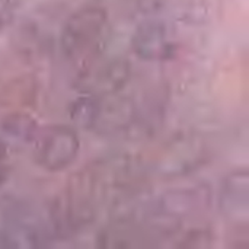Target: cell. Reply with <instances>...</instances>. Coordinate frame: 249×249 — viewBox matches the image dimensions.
<instances>
[{
    "label": "cell",
    "instance_id": "obj_14",
    "mask_svg": "<svg viewBox=\"0 0 249 249\" xmlns=\"http://www.w3.org/2000/svg\"><path fill=\"white\" fill-rule=\"evenodd\" d=\"M7 172H9V166H7V147H6V143L0 139V187L7 179Z\"/></svg>",
    "mask_w": 249,
    "mask_h": 249
},
{
    "label": "cell",
    "instance_id": "obj_2",
    "mask_svg": "<svg viewBox=\"0 0 249 249\" xmlns=\"http://www.w3.org/2000/svg\"><path fill=\"white\" fill-rule=\"evenodd\" d=\"M212 203V190L207 184H193L172 188L155 203L150 222L159 229H169L204 213Z\"/></svg>",
    "mask_w": 249,
    "mask_h": 249
},
{
    "label": "cell",
    "instance_id": "obj_13",
    "mask_svg": "<svg viewBox=\"0 0 249 249\" xmlns=\"http://www.w3.org/2000/svg\"><path fill=\"white\" fill-rule=\"evenodd\" d=\"M13 16V1L12 0H0V29L9 25Z\"/></svg>",
    "mask_w": 249,
    "mask_h": 249
},
{
    "label": "cell",
    "instance_id": "obj_1",
    "mask_svg": "<svg viewBox=\"0 0 249 249\" xmlns=\"http://www.w3.org/2000/svg\"><path fill=\"white\" fill-rule=\"evenodd\" d=\"M207 159V146L198 136L179 133L156 152L155 172L163 181L182 179L200 171Z\"/></svg>",
    "mask_w": 249,
    "mask_h": 249
},
{
    "label": "cell",
    "instance_id": "obj_12",
    "mask_svg": "<svg viewBox=\"0 0 249 249\" xmlns=\"http://www.w3.org/2000/svg\"><path fill=\"white\" fill-rule=\"evenodd\" d=\"M213 233L210 229H194L182 236L175 249H212Z\"/></svg>",
    "mask_w": 249,
    "mask_h": 249
},
{
    "label": "cell",
    "instance_id": "obj_5",
    "mask_svg": "<svg viewBox=\"0 0 249 249\" xmlns=\"http://www.w3.org/2000/svg\"><path fill=\"white\" fill-rule=\"evenodd\" d=\"M32 143L35 163L48 172L66 171L80 152V139L76 130L61 124L39 128Z\"/></svg>",
    "mask_w": 249,
    "mask_h": 249
},
{
    "label": "cell",
    "instance_id": "obj_11",
    "mask_svg": "<svg viewBox=\"0 0 249 249\" xmlns=\"http://www.w3.org/2000/svg\"><path fill=\"white\" fill-rule=\"evenodd\" d=\"M99 105H101L99 98L90 95H83L77 98L70 107V118L73 124L80 128L93 130L99 112Z\"/></svg>",
    "mask_w": 249,
    "mask_h": 249
},
{
    "label": "cell",
    "instance_id": "obj_4",
    "mask_svg": "<svg viewBox=\"0 0 249 249\" xmlns=\"http://www.w3.org/2000/svg\"><path fill=\"white\" fill-rule=\"evenodd\" d=\"M53 236L47 220L25 204L10 206L0 220L3 249H48Z\"/></svg>",
    "mask_w": 249,
    "mask_h": 249
},
{
    "label": "cell",
    "instance_id": "obj_10",
    "mask_svg": "<svg viewBox=\"0 0 249 249\" xmlns=\"http://www.w3.org/2000/svg\"><path fill=\"white\" fill-rule=\"evenodd\" d=\"M0 130L6 137L15 142L28 143V142H34L39 127L29 114L12 112L1 120Z\"/></svg>",
    "mask_w": 249,
    "mask_h": 249
},
{
    "label": "cell",
    "instance_id": "obj_7",
    "mask_svg": "<svg viewBox=\"0 0 249 249\" xmlns=\"http://www.w3.org/2000/svg\"><path fill=\"white\" fill-rule=\"evenodd\" d=\"M131 47L136 55L146 61H166L175 54V44L168 28L160 22H144L133 35Z\"/></svg>",
    "mask_w": 249,
    "mask_h": 249
},
{
    "label": "cell",
    "instance_id": "obj_6",
    "mask_svg": "<svg viewBox=\"0 0 249 249\" xmlns=\"http://www.w3.org/2000/svg\"><path fill=\"white\" fill-rule=\"evenodd\" d=\"M219 210L233 226H248L249 216V172L236 169L229 172L222 181L219 191Z\"/></svg>",
    "mask_w": 249,
    "mask_h": 249
},
{
    "label": "cell",
    "instance_id": "obj_3",
    "mask_svg": "<svg viewBox=\"0 0 249 249\" xmlns=\"http://www.w3.org/2000/svg\"><path fill=\"white\" fill-rule=\"evenodd\" d=\"M107 20V12L96 6H88L74 12L63 28V54L73 61L89 58L102 41Z\"/></svg>",
    "mask_w": 249,
    "mask_h": 249
},
{
    "label": "cell",
    "instance_id": "obj_9",
    "mask_svg": "<svg viewBox=\"0 0 249 249\" xmlns=\"http://www.w3.org/2000/svg\"><path fill=\"white\" fill-rule=\"evenodd\" d=\"M130 120L131 111L127 102H111L109 105L101 101L93 130H96L101 134H114L117 131H121V128L127 127Z\"/></svg>",
    "mask_w": 249,
    "mask_h": 249
},
{
    "label": "cell",
    "instance_id": "obj_8",
    "mask_svg": "<svg viewBox=\"0 0 249 249\" xmlns=\"http://www.w3.org/2000/svg\"><path fill=\"white\" fill-rule=\"evenodd\" d=\"M130 76L128 64L124 61H112L95 71H86L82 79L80 89L85 95L102 98L112 95L124 88Z\"/></svg>",
    "mask_w": 249,
    "mask_h": 249
}]
</instances>
